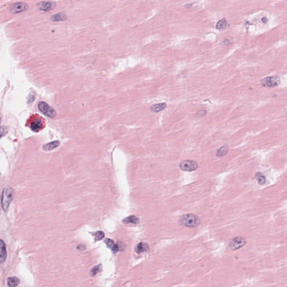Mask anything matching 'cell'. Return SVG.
<instances>
[{
	"instance_id": "6da1fadb",
	"label": "cell",
	"mask_w": 287,
	"mask_h": 287,
	"mask_svg": "<svg viewBox=\"0 0 287 287\" xmlns=\"http://www.w3.org/2000/svg\"><path fill=\"white\" fill-rule=\"evenodd\" d=\"M179 222L182 225L187 227H196L200 225V219L193 214H188L181 217Z\"/></svg>"
},
{
	"instance_id": "7a4b0ae2",
	"label": "cell",
	"mask_w": 287,
	"mask_h": 287,
	"mask_svg": "<svg viewBox=\"0 0 287 287\" xmlns=\"http://www.w3.org/2000/svg\"><path fill=\"white\" fill-rule=\"evenodd\" d=\"M14 197V190L10 187H7L5 188L2 194L1 199V204L2 207L4 211H7L11 201Z\"/></svg>"
},
{
	"instance_id": "3957f363",
	"label": "cell",
	"mask_w": 287,
	"mask_h": 287,
	"mask_svg": "<svg viewBox=\"0 0 287 287\" xmlns=\"http://www.w3.org/2000/svg\"><path fill=\"white\" fill-rule=\"evenodd\" d=\"M38 107L39 111L47 117L54 118L56 116V111L44 102H40L38 103Z\"/></svg>"
},
{
	"instance_id": "277c9868",
	"label": "cell",
	"mask_w": 287,
	"mask_h": 287,
	"mask_svg": "<svg viewBox=\"0 0 287 287\" xmlns=\"http://www.w3.org/2000/svg\"><path fill=\"white\" fill-rule=\"evenodd\" d=\"M179 167L181 170L184 171L192 172L196 170L197 168H198V164L194 160H184L180 162Z\"/></svg>"
},
{
	"instance_id": "5b68a950",
	"label": "cell",
	"mask_w": 287,
	"mask_h": 287,
	"mask_svg": "<svg viewBox=\"0 0 287 287\" xmlns=\"http://www.w3.org/2000/svg\"><path fill=\"white\" fill-rule=\"evenodd\" d=\"M247 241L243 237H237L231 240L229 244V247L232 250L235 251L244 247Z\"/></svg>"
},
{
	"instance_id": "8992f818",
	"label": "cell",
	"mask_w": 287,
	"mask_h": 287,
	"mask_svg": "<svg viewBox=\"0 0 287 287\" xmlns=\"http://www.w3.org/2000/svg\"><path fill=\"white\" fill-rule=\"evenodd\" d=\"M280 78L277 76L267 77L261 81V84L263 86L268 87H276L280 84Z\"/></svg>"
},
{
	"instance_id": "52a82bcc",
	"label": "cell",
	"mask_w": 287,
	"mask_h": 287,
	"mask_svg": "<svg viewBox=\"0 0 287 287\" xmlns=\"http://www.w3.org/2000/svg\"><path fill=\"white\" fill-rule=\"evenodd\" d=\"M28 9V4L24 2H17L12 4L10 10L12 13L16 14L25 11Z\"/></svg>"
},
{
	"instance_id": "ba28073f",
	"label": "cell",
	"mask_w": 287,
	"mask_h": 287,
	"mask_svg": "<svg viewBox=\"0 0 287 287\" xmlns=\"http://www.w3.org/2000/svg\"><path fill=\"white\" fill-rule=\"evenodd\" d=\"M43 127V123L42 120L39 119H35L33 120L30 123L31 129L35 132H38Z\"/></svg>"
},
{
	"instance_id": "9c48e42d",
	"label": "cell",
	"mask_w": 287,
	"mask_h": 287,
	"mask_svg": "<svg viewBox=\"0 0 287 287\" xmlns=\"http://www.w3.org/2000/svg\"><path fill=\"white\" fill-rule=\"evenodd\" d=\"M54 6V4L52 2H40L38 4V7L41 10L49 11L52 10Z\"/></svg>"
},
{
	"instance_id": "30bf717a",
	"label": "cell",
	"mask_w": 287,
	"mask_h": 287,
	"mask_svg": "<svg viewBox=\"0 0 287 287\" xmlns=\"http://www.w3.org/2000/svg\"><path fill=\"white\" fill-rule=\"evenodd\" d=\"M167 104L166 103H158L153 104L150 107V110L153 113H158L160 111H162L164 109L166 108L167 107Z\"/></svg>"
},
{
	"instance_id": "8fae6325",
	"label": "cell",
	"mask_w": 287,
	"mask_h": 287,
	"mask_svg": "<svg viewBox=\"0 0 287 287\" xmlns=\"http://www.w3.org/2000/svg\"><path fill=\"white\" fill-rule=\"evenodd\" d=\"M149 249V245L146 242H141L136 246V252L137 254H141L143 252H146Z\"/></svg>"
},
{
	"instance_id": "7c38bea8",
	"label": "cell",
	"mask_w": 287,
	"mask_h": 287,
	"mask_svg": "<svg viewBox=\"0 0 287 287\" xmlns=\"http://www.w3.org/2000/svg\"><path fill=\"white\" fill-rule=\"evenodd\" d=\"M6 256H7V251H6L5 244L2 240H1V254H0L1 264H2L5 261Z\"/></svg>"
},
{
	"instance_id": "4fadbf2b",
	"label": "cell",
	"mask_w": 287,
	"mask_h": 287,
	"mask_svg": "<svg viewBox=\"0 0 287 287\" xmlns=\"http://www.w3.org/2000/svg\"><path fill=\"white\" fill-rule=\"evenodd\" d=\"M60 141L59 140H56V141H52L51 142H49L48 144L44 145L43 147L44 150H51L53 149L56 148L57 147L60 145Z\"/></svg>"
},
{
	"instance_id": "5bb4252c",
	"label": "cell",
	"mask_w": 287,
	"mask_h": 287,
	"mask_svg": "<svg viewBox=\"0 0 287 287\" xmlns=\"http://www.w3.org/2000/svg\"><path fill=\"white\" fill-rule=\"evenodd\" d=\"M20 279L16 276H11L7 279V284L10 287H15L19 285Z\"/></svg>"
},
{
	"instance_id": "9a60e30c",
	"label": "cell",
	"mask_w": 287,
	"mask_h": 287,
	"mask_svg": "<svg viewBox=\"0 0 287 287\" xmlns=\"http://www.w3.org/2000/svg\"><path fill=\"white\" fill-rule=\"evenodd\" d=\"M123 222L125 224H129V223L138 224L140 222V219L138 217H136L135 215H131L125 218L123 220Z\"/></svg>"
},
{
	"instance_id": "2e32d148",
	"label": "cell",
	"mask_w": 287,
	"mask_h": 287,
	"mask_svg": "<svg viewBox=\"0 0 287 287\" xmlns=\"http://www.w3.org/2000/svg\"><path fill=\"white\" fill-rule=\"evenodd\" d=\"M228 152V146L227 145H224L222 146L216 153V155L218 157H222L226 155Z\"/></svg>"
},
{
	"instance_id": "e0dca14e",
	"label": "cell",
	"mask_w": 287,
	"mask_h": 287,
	"mask_svg": "<svg viewBox=\"0 0 287 287\" xmlns=\"http://www.w3.org/2000/svg\"><path fill=\"white\" fill-rule=\"evenodd\" d=\"M66 19V15L65 13H57L52 16V20L54 22L64 21Z\"/></svg>"
},
{
	"instance_id": "ac0fdd59",
	"label": "cell",
	"mask_w": 287,
	"mask_h": 287,
	"mask_svg": "<svg viewBox=\"0 0 287 287\" xmlns=\"http://www.w3.org/2000/svg\"><path fill=\"white\" fill-rule=\"evenodd\" d=\"M255 177H256V179H257L258 183L260 185H263V184H265L266 181L265 177L263 174L261 173V172H257V174H256Z\"/></svg>"
},
{
	"instance_id": "d6986e66",
	"label": "cell",
	"mask_w": 287,
	"mask_h": 287,
	"mask_svg": "<svg viewBox=\"0 0 287 287\" xmlns=\"http://www.w3.org/2000/svg\"><path fill=\"white\" fill-rule=\"evenodd\" d=\"M227 22L225 19H223L218 22L216 25V27L218 29H223L227 27Z\"/></svg>"
},
{
	"instance_id": "ffe728a7",
	"label": "cell",
	"mask_w": 287,
	"mask_h": 287,
	"mask_svg": "<svg viewBox=\"0 0 287 287\" xmlns=\"http://www.w3.org/2000/svg\"><path fill=\"white\" fill-rule=\"evenodd\" d=\"M102 265L101 264L95 266L94 267H93L92 269L91 270V274H92V275H95L96 274H97L98 273H99V272L102 271Z\"/></svg>"
},
{
	"instance_id": "44dd1931",
	"label": "cell",
	"mask_w": 287,
	"mask_h": 287,
	"mask_svg": "<svg viewBox=\"0 0 287 287\" xmlns=\"http://www.w3.org/2000/svg\"><path fill=\"white\" fill-rule=\"evenodd\" d=\"M95 236V241H100L102 240L104 237V233L102 231H98L94 234Z\"/></svg>"
},
{
	"instance_id": "7402d4cb",
	"label": "cell",
	"mask_w": 287,
	"mask_h": 287,
	"mask_svg": "<svg viewBox=\"0 0 287 287\" xmlns=\"http://www.w3.org/2000/svg\"><path fill=\"white\" fill-rule=\"evenodd\" d=\"M104 242L106 244L107 246L109 248H110L111 249H113L114 245L116 244L114 243L113 241L111 239H106L105 241H104Z\"/></svg>"
},
{
	"instance_id": "603a6c76",
	"label": "cell",
	"mask_w": 287,
	"mask_h": 287,
	"mask_svg": "<svg viewBox=\"0 0 287 287\" xmlns=\"http://www.w3.org/2000/svg\"><path fill=\"white\" fill-rule=\"evenodd\" d=\"M7 132V130L5 127L2 126L1 128V137H2L3 136L5 135Z\"/></svg>"
},
{
	"instance_id": "cb8c5ba5",
	"label": "cell",
	"mask_w": 287,
	"mask_h": 287,
	"mask_svg": "<svg viewBox=\"0 0 287 287\" xmlns=\"http://www.w3.org/2000/svg\"><path fill=\"white\" fill-rule=\"evenodd\" d=\"M197 114H199L200 116H204L206 114V111H201L200 112H199Z\"/></svg>"
},
{
	"instance_id": "d4e9b609",
	"label": "cell",
	"mask_w": 287,
	"mask_h": 287,
	"mask_svg": "<svg viewBox=\"0 0 287 287\" xmlns=\"http://www.w3.org/2000/svg\"><path fill=\"white\" fill-rule=\"evenodd\" d=\"M191 6H192V4H186L185 5H184V7H187V8H188V7H191Z\"/></svg>"
}]
</instances>
